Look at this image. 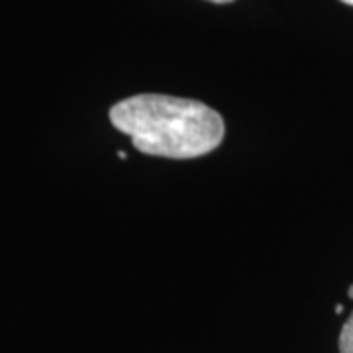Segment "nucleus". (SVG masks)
<instances>
[{
	"label": "nucleus",
	"mask_w": 353,
	"mask_h": 353,
	"mask_svg": "<svg viewBox=\"0 0 353 353\" xmlns=\"http://www.w3.org/2000/svg\"><path fill=\"white\" fill-rule=\"evenodd\" d=\"M108 118L143 155L196 159L218 150L226 136L224 118L194 99L141 92L110 106Z\"/></svg>",
	"instance_id": "1"
},
{
	"label": "nucleus",
	"mask_w": 353,
	"mask_h": 353,
	"mask_svg": "<svg viewBox=\"0 0 353 353\" xmlns=\"http://www.w3.org/2000/svg\"><path fill=\"white\" fill-rule=\"evenodd\" d=\"M338 347H340V353H353V312L341 328Z\"/></svg>",
	"instance_id": "2"
},
{
	"label": "nucleus",
	"mask_w": 353,
	"mask_h": 353,
	"mask_svg": "<svg viewBox=\"0 0 353 353\" xmlns=\"http://www.w3.org/2000/svg\"><path fill=\"white\" fill-rule=\"evenodd\" d=\"M204 2H210V4H232L236 0H204Z\"/></svg>",
	"instance_id": "3"
},
{
	"label": "nucleus",
	"mask_w": 353,
	"mask_h": 353,
	"mask_svg": "<svg viewBox=\"0 0 353 353\" xmlns=\"http://www.w3.org/2000/svg\"><path fill=\"white\" fill-rule=\"evenodd\" d=\"M336 312H338V314H341V312H343V306H341V304H338V306H336Z\"/></svg>",
	"instance_id": "4"
},
{
	"label": "nucleus",
	"mask_w": 353,
	"mask_h": 353,
	"mask_svg": "<svg viewBox=\"0 0 353 353\" xmlns=\"http://www.w3.org/2000/svg\"><path fill=\"white\" fill-rule=\"evenodd\" d=\"M343 4H347V6H353V0H340Z\"/></svg>",
	"instance_id": "5"
},
{
	"label": "nucleus",
	"mask_w": 353,
	"mask_h": 353,
	"mask_svg": "<svg viewBox=\"0 0 353 353\" xmlns=\"http://www.w3.org/2000/svg\"><path fill=\"white\" fill-rule=\"evenodd\" d=\"M347 294H350V299H353V285L350 287V290H347Z\"/></svg>",
	"instance_id": "6"
}]
</instances>
